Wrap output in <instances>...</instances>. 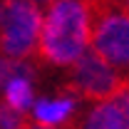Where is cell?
I'll return each mask as SVG.
<instances>
[{
    "instance_id": "1",
    "label": "cell",
    "mask_w": 129,
    "mask_h": 129,
    "mask_svg": "<svg viewBox=\"0 0 129 129\" xmlns=\"http://www.w3.org/2000/svg\"><path fill=\"white\" fill-rule=\"evenodd\" d=\"M89 47V5L87 0H52L42 17L35 60L55 67H70Z\"/></svg>"
},
{
    "instance_id": "2",
    "label": "cell",
    "mask_w": 129,
    "mask_h": 129,
    "mask_svg": "<svg viewBox=\"0 0 129 129\" xmlns=\"http://www.w3.org/2000/svg\"><path fill=\"white\" fill-rule=\"evenodd\" d=\"M89 45L114 67H129V13L117 0H87Z\"/></svg>"
},
{
    "instance_id": "3",
    "label": "cell",
    "mask_w": 129,
    "mask_h": 129,
    "mask_svg": "<svg viewBox=\"0 0 129 129\" xmlns=\"http://www.w3.org/2000/svg\"><path fill=\"white\" fill-rule=\"evenodd\" d=\"M42 8L35 0H0V55L35 60Z\"/></svg>"
},
{
    "instance_id": "4",
    "label": "cell",
    "mask_w": 129,
    "mask_h": 129,
    "mask_svg": "<svg viewBox=\"0 0 129 129\" xmlns=\"http://www.w3.org/2000/svg\"><path fill=\"white\" fill-rule=\"evenodd\" d=\"M70 67L72 70L64 84V94H72L75 99L99 102L129 84V77L122 75V67H114L94 50H84Z\"/></svg>"
},
{
    "instance_id": "5",
    "label": "cell",
    "mask_w": 129,
    "mask_h": 129,
    "mask_svg": "<svg viewBox=\"0 0 129 129\" xmlns=\"http://www.w3.org/2000/svg\"><path fill=\"white\" fill-rule=\"evenodd\" d=\"M89 129H129V84L114 94L97 102V107L84 119Z\"/></svg>"
},
{
    "instance_id": "6",
    "label": "cell",
    "mask_w": 129,
    "mask_h": 129,
    "mask_svg": "<svg viewBox=\"0 0 129 129\" xmlns=\"http://www.w3.org/2000/svg\"><path fill=\"white\" fill-rule=\"evenodd\" d=\"M32 107H35L32 122L37 127H62L67 122H72V117L77 112V99L72 94H62L57 99L32 102Z\"/></svg>"
},
{
    "instance_id": "7",
    "label": "cell",
    "mask_w": 129,
    "mask_h": 129,
    "mask_svg": "<svg viewBox=\"0 0 129 129\" xmlns=\"http://www.w3.org/2000/svg\"><path fill=\"white\" fill-rule=\"evenodd\" d=\"M3 92V102L13 104L17 109H30L32 102H35V92H32V84L27 77H13V80L5 82V87L0 89Z\"/></svg>"
},
{
    "instance_id": "8",
    "label": "cell",
    "mask_w": 129,
    "mask_h": 129,
    "mask_svg": "<svg viewBox=\"0 0 129 129\" xmlns=\"http://www.w3.org/2000/svg\"><path fill=\"white\" fill-rule=\"evenodd\" d=\"M32 119L22 109H17L8 102H0V127L5 129H17V127H30Z\"/></svg>"
},
{
    "instance_id": "9",
    "label": "cell",
    "mask_w": 129,
    "mask_h": 129,
    "mask_svg": "<svg viewBox=\"0 0 129 129\" xmlns=\"http://www.w3.org/2000/svg\"><path fill=\"white\" fill-rule=\"evenodd\" d=\"M35 3H37L40 8H47V5H50V3H52V0H35Z\"/></svg>"
},
{
    "instance_id": "10",
    "label": "cell",
    "mask_w": 129,
    "mask_h": 129,
    "mask_svg": "<svg viewBox=\"0 0 129 129\" xmlns=\"http://www.w3.org/2000/svg\"><path fill=\"white\" fill-rule=\"evenodd\" d=\"M117 3H119V5H122V8H124V10L129 13V0H117Z\"/></svg>"
}]
</instances>
